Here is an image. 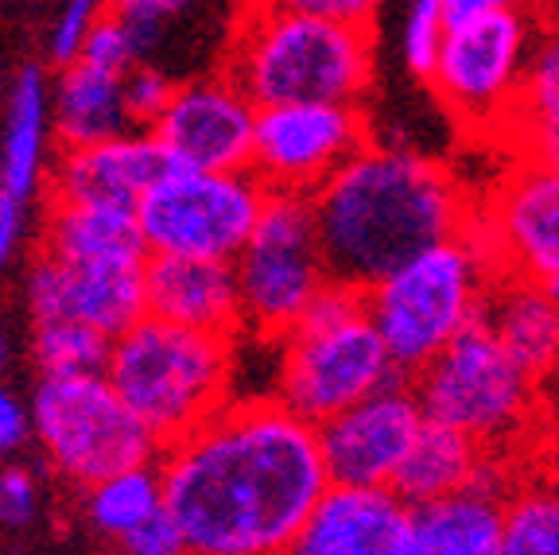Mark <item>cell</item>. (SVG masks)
Returning a JSON list of instances; mask_svg holds the SVG:
<instances>
[{
	"instance_id": "27",
	"label": "cell",
	"mask_w": 559,
	"mask_h": 555,
	"mask_svg": "<svg viewBox=\"0 0 559 555\" xmlns=\"http://www.w3.org/2000/svg\"><path fill=\"white\" fill-rule=\"evenodd\" d=\"M86 521L97 536L114 544L140 521H148L152 512L164 509V482H159L156 462L144 467L117 470V474L97 477L94 486H86Z\"/></svg>"
},
{
	"instance_id": "8",
	"label": "cell",
	"mask_w": 559,
	"mask_h": 555,
	"mask_svg": "<svg viewBox=\"0 0 559 555\" xmlns=\"http://www.w3.org/2000/svg\"><path fill=\"white\" fill-rule=\"evenodd\" d=\"M27 416L51 470L82 489L105 474L159 459L156 435L124 409L105 374L44 377Z\"/></svg>"
},
{
	"instance_id": "14",
	"label": "cell",
	"mask_w": 559,
	"mask_h": 555,
	"mask_svg": "<svg viewBox=\"0 0 559 555\" xmlns=\"http://www.w3.org/2000/svg\"><path fill=\"white\" fill-rule=\"evenodd\" d=\"M257 105L222 74L175 82L164 114L152 121V137L175 167L199 172H249Z\"/></svg>"
},
{
	"instance_id": "19",
	"label": "cell",
	"mask_w": 559,
	"mask_h": 555,
	"mask_svg": "<svg viewBox=\"0 0 559 555\" xmlns=\"http://www.w3.org/2000/svg\"><path fill=\"white\" fill-rule=\"evenodd\" d=\"M509 486H513V474H509L506 451H486L471 435L424 420L389 489L412 509V505H428L439 497L463 494V489L506 494Z\"/></svg>"
},
{
	"instance_id": "10",
	"label": "cell",
	"mask_w": 559,
	"mask_h": 555,
	"mask_svg": "<svg viewBox=\"0 0 559 555\" xmlns=\"http://www.w3.org/2000/svg\"><path fill=\"white\" fill-rule=\"evenodd\" d=\"M264 194L269 191L253 172H199L171 164L136 202L140 241L164 257L234 261L257 226Z\"/></svg>"
},
{
	"instance_id": "44",
	"label": "cell",
	"mask_w": 559,
	"mask_h": 555,
	"mask_svg": "<svg viewBox=\"0 0 559 555\" xmlns=\"http://www.w3.org/2000/svg\"><path fill=\"white\" fill-rule=\"evenodd\" d=\"M0 94H4V67H0Z\"/></svg>"
},
{
	"instance_id": "32",
	"label": "cell",
	"mask_w": 559,
	"mask_h": 555,
	"mask_svg": "<svg viewBox=\"0 0 559 555\" xmlns=\"http://www.w3.org/2000/svg\"><path fill=\"white\" fill-rule=\"evenodd\" d=\"M105 12H109V0H62L51 39H47V55H51L55 67H67V62L79 59L86 35L94 32V24Z\"/></svg>"
},
{
	"instance_id": "4",
	"label": "cell",
	"mask_w": 559,
	"mask_h": 555,
	"mask_svg": "<svg viewBox=\"0 0 559 555\" xmlns=\"http://www.w3.org/2000/svg\"><path fill=\"white\" fill-rule=\"evenodd\" d=\"M105 381L164 451L226 404L234 339L144 315L114 339Z\"/></svg>"
},
{
	"instance_id": "17",
	"label": "cell",
	"mask_w": 559,
	"mask_h": 555,
	"mask_svg": "<svg viewBox=\"0 0 559 555\" xmlns=\"http://www.w3.org/2000/svg\"><path fill=\"white\" fill-rule=\"evenodd\" d=\"M408 505L389 486H326L284 555H401Z\"/></svg>"
},
{
	"instance_id": "36",
	"label": "cell",
	"mask_w": 559,
	"mask_h": 555,
	"mask_svg": "<svg viewBox=\"0 0 559 555\" xmlns=\"http://www.w3.org/2000/svg\"><path fill=\"white\" fill-rule=\"evenodd\" d=\"M114 552L117 555H183L187 552V540L175 524V517L164 509H156L148 521H140L136 529H129L124 536L114 540Z\"/></svg>"
},
{
	"instance_id": "34",
	"label": "cell",
	"mask_w": 559,
	"mask_h": 555,
	"mask_svg": "<svg viewBox=\"0 0 559 555\" xmlns=\"http://www.w3.org/2000/svg\"><path fill=\"white\" fill-rule=\"evenodd\" d=\"M171 90L175 82L167 79L156 62H136L124 74V109H129V121L140 125V129H152V121L164 114Z\"/></svg>"
},
{
	"instance_id": "11",
	"label": "cell",
	"mask_w": 559,
	"mask_h": 555,
	"mask_svg": "<svg viewBox=\"0 0 559 555\" xmlns=\"http://www.w3.org/2000/svg\"><path fill=\"white\" fill-rule=\"evenodd\" d=\"M536 16L528 0L463 20L443 32V47L431 67V94L451 109L466 129H513L528 51L536 39Z\"/></svg>"
},
{
	"instance_id": "1",
	"label": "cell",
	"mask_w": 559,
	"mask_h": 555,
	"mask_svg": "<svg viewBox=\"0 0 559 555\" xmlns=\"http://www.w3.org/2000/svg\"><path fill=\"white\" fill-rule=\"evenodd\" d=\"M156 467L187 547L210 555H284L331 486L314 424L276 397L226 400Z\"/></svg>"
},
{
	"instance_id": "41",
	"label": "cell",
	"mask_w": 559,
	"mask_h": 555,
	"mask_svg": "<svg viewBox=\"0 0 559 555\" xmlns=\"http://www.w3.org/2000/svg\"><path fill=\"white\" fill-rule=\"evenodd\" d=\"M509 4H516V0H439V9H443L447 27H451V24H463V20L489 16V12L509 9Z\"/></svg>"
},
{
	"instance_id": "25",
	"label": "cell",
	"mask_w": 559,
	"mask_h": 555,
	"mask_svg": "<svg viewBox=\"0 0 559 555\" xmlns=\"http://www.w3.org/2000/svg\"><path fill=\"white\" fill-rule=\"evenodd\" d=\"M51 140V86L39 67H20L9 86V114L0 137V191L32 202L47 179Z\"/></svg>"
},
{
	"instance_id": "16",
	"label": "cell",
	"mask_w": 559,
	"mask_h": 555,
	"mask_svg": "<svg viewBox=\"0 0 559 555\" xmlns=\"http://www.w3.org/2000/svg\"><path fill=\"white\" fill-rule=\"evenodd\" d=\"M27 311L35 322L70 319L117 339L144 319V261L70 264L44 252L27 276Z\"/></svg>"
},
{
	"instance_id": "23",
	"label": "cell",
	"mask_w": 559,
	"mask_h": 555,
	"mask_svg": "<svg viewBox=\"0 0 559 555\" xmlns=\"http://www.w3.org/2000/svg\"><path fill=\"white\" fill-rule=\"evenodd\" d=\"M501 497L463 489L428 505H412L401 555H501Z\"/></svg>"
},
{
	"instance_id": "5",
	"label": "cell",
	"mask_w": 559,
	"mask_h": 555,
	"mask_svg": "<svg viewBox=\"0 0 559 555\" xmlns=\"http://www.w3.org/2000/svg\"><path fill=\"white\" fill-rule=\"evenodd\" d=\"M276 342V400L307 424H323L401 377L366 315V292L342 280H326Z\"/></svg>"
},
{
	"instance_id": "38",
	"label": "cell",
	"mask_w": 559,
	"mask_h": 555,
	"mask_svg": "<svg viewBox=\"0 0 559 555\" xmlns=\"http://www.w3.org/2000/svg\"><path fill=\"white\" fill-rule=\"evenodd\" d=\"M27 439H32L27 404L9 389V385H0V462H9Z\"/></svg>"
},
{
	"instance_id": "18",
	"label": "cell",
	"mask_w": 559,
	"mask_h": 555,
	"mask_svg": "<svg viewBox=\"0 0 559 555\" xmlns=\"http://www.w3.org/2000/svg\"><path fill=\"white\" fill-rule=\"evenodd\" d=\"M171 167L167 152L148 129L121 132L102 144L62 147L51 167L47 199L55 202H97V206H129L144 199L152 182Z\"/></svg>"
},
{
	"instance_id": "30",
	"label": "cell",
	"mask_w": 559,
	"mask_h": 555,
	"mask_svg": "<svg viewBox=\"0 0 559 555\" xmlns=\"http://www.w3.org/2000/svg\"><path fill=\"white\" fill-rule=\"evenodd\" d=\"M194 4L199 0H109V12L129 32L132 47H136V62H156L167 27L179 16H187Z\"/></svg>"
},
{
	"instance_id": "26",
	"label": "cell",
	"mask_w": 559,
	"mask_h": 555,
	"mask_svg": "<svg viewBox=\"0 0 559 555\" xmlns=\"http://www.w3.org/2000/svg\"><path fill=\"white\" fill-rule=\"evenodd\" d=\"M501 555H559V477H513L501 497Z\"/></svg>"
},
{
	"instance_id": "3",
	"label": "cell",
	"mask_w": 559,
	"mask_h": 555,
	"mask_svg": "<svg viewBox=\"0 0 559 555\" xmlns=\"http://www.w3.org/2000/svg\"><path fill=\"white\" fill-rule=\"evenodd\" d=\"M226 74L257 109L292 102L361 105L377 79L373 24L249 0L229 35Z\"/></svg>"
},
{
	"instance_id": "9",
	"label": "cell",
	"mask_w": 559,
	"mask_h": 555,
	"mask_svg": "<svg viewBox=\"0 0 559 555\" xmlns=\"http://www.w3.org/2000/svg\"><path fill=\"white\" fill-rule=\"evenodd\" d=\"M241 322L261 339L276 342L304 315L314 292L331 280L319 249L311 194L269 191L234 261Z\"/></svg>"
},
{
	"instance_id": "13",
	"label": "cell",
	"mask_w": 559,
	"mask_h": 555,
	"mask_svg": "<svg viewBox=\"0 0 559 555\" xmlns=\"http://www.w3.org/2000/svg\"><path fill=\"white\" fill-rule=\"evenodd\" d=\"M419 427H424V409L408 377H396L361 397L358 404L314 424L331 486H393Z\"/></svg>"
},
{
	"instance_id": "15",
	"label": "cell",
	"mask_w": 559,
	"mask_h": 555,
	"mask_svg": "<svg viewBox=\"0 0 559 555\" xmlns=\"http://www.w3.org/2000/svg\"><path fill=\"white\" fill-rule=\"evenodd\" d=\"M471 229L486 241L498 272L544 280L559 272V175L521 160L501 191L481 214L471 217Z\"/></svg>"
},
{
	"instance_id": "46",
	"label": "cell",
	"mask_w": 559,
	"mask_h": 555,
	"mask_svg": "<svg viewBox=\"0 0 559 555\" xmlns=\"http://www.w3.org/2000/svg\"><path fill=\"white\" fill-rule=\"evenodd\" d=\"M237 4H249V0H237Z\"/></svg>"
},
{
	"instance_id": "43",
	"label": "cell",
	"mask_w": 559,
	"mask_h": 555,
	"mask_svg": "<svg viewBox=\"0 0 559 555\" xmlns=\"http://www.w3.org/2000/svg\"><path fill=\"white\" fill-rule=\"evenodd\" d=\"M9 357H12V342H9V330H4V322H0V369L9 365Z\"/></svg>"
},
{
	"instance_id": "42",
	"label": "cell",
	"mask_w": 559,
	"mask_h": 555,
	"mask_svg": "<svg viewBox=\"0 0 559 555\" xmlns=\"http://www.w3.org/2000/svg\"><path fill=\"white\" fill-rule=\"evenodd\" d=\"M536 284H540V292L548 295L551 304H559V272H556V276H544V280H536Z\"/></svg>"
},
{
	"instance_id": "35",
	"label": "cell",
	"mask_w": 559,
	"mask_h": 555,
	"mask_svg": "<svg viewBox=\"0 0 559 555\" xmlns=\"http://www.w3.org/2000/svg\"><path fill=\"white\" fill-rule=\"evenodd\" d=\"M79 59L94 62V67H102V70L129 74V70L136 67V47H132V39H129V32H124L121 20H117L114 12H105V16L94 24V32L86 35Z\"/></svg>"
},
{
	"instance_id": "21",
	"label": "cell",
	"mask_w": 559,
	"mask_h": 555,
	"mask_svg": "<svg viewBox=\"0 0 559 555\" xmlns=\"http://www.w3.org/2000/svg\"><path fill=\"white\" fill-rule=\"evenodd\" d=\"M481 322L536 385L559 374V304H551L536 280L493 272L481 299Z\"/></svg>"
},
{
	"instance_id": "39",
	"label": "cell",
	"mask_w": 559,
	"mask_h": 555,
	"mask_svg": "<svg viewBox=\"0 0 559 555\" xmlns=\"http://www.w3.org/2000/svg\"><path fill=\"white\" fill-rule=\"evenodd\" d=\"M264 4H276V9H296V12H311V16L346 20V24H373L377 4H381V0H264Z\"/></svg>"
},
{
	"instance_id": "33",
	"label": "cell",
	"mask_w": 559,
	"mask_h": 555,
	"mask_svg": "<svg viewBox=\"0 0 559 555\" xmlns=\"http://www.w3.org/2000/svg\"><path fill=\"white\" fill-rule=\"evenodd\" d=\"M39 517V474L24 462H0V529L20 532Z\"/></svg>"
},
{
	"instance_id": "45",
	"label": "cell",
	"mask_w": 559,
	"mask_h": 555,
	"mask_svg": "<svg viewBox=\"0 0 559 555\" xmlns=\"http://www.w3.org/2000/svg\"><path fill=\"white\" fill-rule=\"evenodd\" d=\"M183 555H210V552H191V547H187V552Z\"/></svg>"
},
{
	"instance_id": "20",
	"label": "cell",
	"mask_w": 559,
	"mask_h": 555,
	"mask_svg": "<svg viewBox=\"0 0 559 555\" xmlns=\"http://www.w3.org/2000/svg\"><path fill=\"white\" fill-rule=\"evenodd\" d=\"M144 315L234 339L237 330H245L234 264L148 252L144 257Z\"/></svg>"
},
{
	"instance_id": "31",
	"label": "cell",
	"mask_w": 559,
	"mask_h": 555,
	"mask_svg": "<svg viewBox=\"0 0 559 555\" xmlns=\"http://www.w3.org/2000/svg\"><path fill=\"white\" fill-rule=\"evenodd\" d=\"M447 20L439 0H404V24H401V55L404 67L416 74V79L428 82L431 67L439 59V47H443Z\"/></svg>"
},
{
	"instance_id": "6",
	"label": "cell",
	"mask_w": 559,
	"mask_h": 555,
	"mask_svg": "<svg viewBox=\"0 0 559 555\" xmlns=\"http://www.w3.org/2000/svg\"><path fill=\"white\" fill-rule=\"evenodd\" d=\"M498 264L471 226L459 237L416 252L412 261L366 287V315L393 357L412 377L424 362L481 315V299Z\"/></svg>"
},
{
	"instance_id": "2",
	"label": "cell",
	"mask_w": 559,
	"mask_h": 555,
	"mask_svg": "<svg viewBox=\"0 0 559 555\" xmlns=\"http://www.w3.org/2000/svg\"><path fill=\"white\" fill-rule=\"evenodd\" d=\"M331 280L366 292L416 252L459 237L474 206L443 164L369 140L311 194Z\"/></svg>"
},
{
	"instance_id": "24",
	"label": "cell",
	"mask_w": 559,
	"mask_h": 555,
	"mask_svg": "<svg viewBox=\"0 0 559 555\" xmlns=\"http://www.w3.org/2000/svg\"><path fill=\"white\" fill-rule=\"evenodd\" d=\"M124 109V74L102 70L94 62H67L51 86V132L62 147L102 144L129 132Z\"/></svg>"
},
{
	"instance_id": "29",
	"label": "cell",
	"mask_w": 559,
	"mask_h": 555,
	"mask_svg": "<svg viewBox=\"0 0 559 555\" xmlns=\"http://www.w3.org/2000/svg\"><path fill=\"white\" fill-rule=\"evenodd\" d=\"M559 114V20L536 32L528 67L521 82V105H516V121H540V117Z\"/></svg>"
},
{
	"instance_id": "37",
	"label": "cell",
	"mask_w": 559,
	"mask_h": 555,
	"mask_svg": "<svg viewBox=\"0 0 559 555\" xmlns=\"http://www.w3.org/2000/svg\"><path fill=\"white\" fill-rule=\"evenodd\" d=\"M513 132L521 140V160H533V164L559 175V114L540 117V121H521L513 125Z\"/></svg>"
},
{
	"instance_id": "22",
	"label": "cell",
	"mask_w": 559,
	"mask_h": 555,
	"mask_svg": "<svg viewBox=\"0 0 559 555\" xmlns=\"http://www.w3.org/2000/svg\"><path fill=\"white\" fill-rule=\"evenodd\" d=\"M44 252L70 264H140L148 257L136 210L55 199H47Z\"/></svg>"
},
{
	"instance_id": "28",
	"label": "cell",
	"mask_w": 559,
	"mask_h": 555,
	"mask_svg": "<svg viewBox=\"0 0 559 555\" xmlns=\"http://www.w3.org/2000/svg\"><path fill=\"white\" fill-rule=\"evenodd\" d=\"M114 339H105L102 330L86 322L70 319H47L35 322L32 354L44 377H82V374H105Z\"/></svg>"
},
{
	"instance_id": "7",
	"label": "cell",
	"mask_w": 559,
	"mask_h": 555,
	"mask_svg": "<svg viewBox=\"0 0 559 555\" xmlns=\"http://www.w3.org/2000/svg\"><path fill=\"white\" fill-rule=\"evenodd\" d=\"M424 420L471 435L486 451H506L528 435L540 404V385L506 354L498 334L481 322H466L431 362L412 374Z\"/></svg>"
},
{
	"instance_id": "12",
	"label": "cell",
	"mask_w": 559,
	"mask_h": 555,
	"mask_svg": "<svg viewBox=\"0 0 559 555\" xmlns=\"http://www.w3.org/2000/svg\"><path fill=\"white\" fill-rule=\"evenodd\" d=\"M369 144V117L361 105L292 102L261 105L253 125L249 172L264 191L314 194Z\"/></svg>"
},
{
	"instance_id": "40",
	"label": "cell",
	"mask_w": 559,
	"mask_h": 555,
	"mask_svg": "<svg viewBox=\"0 0 559 555\" xmlns=\"http://www.w3.org/2000/svg\"><path fill=\"white\" fill-rule=\"evenodd\" d=\"M24 226H27V202L9 191H0V269L16 257L20 241H24Z\"/></svg>"
}]
</instances>
